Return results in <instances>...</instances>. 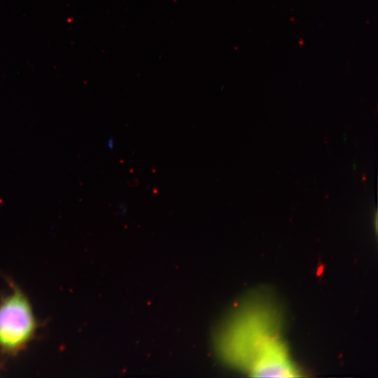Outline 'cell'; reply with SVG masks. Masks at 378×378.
<instances>
[{
  "mask_svg": "<svg viewBox=\"0 0 378 378\" xmlns=\"http://www.w3.org/2000/svg\"><path fill=\"white\" fill-rule=\"evenodd\" d=\"M276 312L265 302L243 306L231 318L219 340L221 355L254 377H263L289 358L279 336Z\"/></svg>",
  "mask_w": 378,
  "mask_h": 378,
  "instance_id": "1",
  "label": "cell"
},
{
  "mask_svg": "<svg viewBox=\"0 0 378 378\" xmlns=\"http://www.w3.org/2000/svg\"><path fill=\"white\" fill-rule=\"evenodd\" d=\"M36 321L25 295L15 288L0 302V349L7 354L23 349L35 334Z\"/></svg>",
  "mask_w": 378,
  "mask_h": 378,
  "instance_id": "2",
  "label": "cell"
},
{
  "mask_svg": "<svg viewBox=\"0 0 378 378\" xmlns=\"http://www.w3.org/2000/svg\"><path fill=\"white\" fill-rule=\"evenodd\" d=\"M107 148L108 149L113 148L114 146V140L112 137H109L107 142H106Z\"/></svg>",
  "mask_w": 378,
  "mask_h": 378,
  "instance_id": "3",
  "label": "cell"
}]
</instances>
